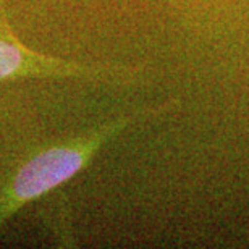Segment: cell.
I'll list each match as a JSON object with an SVG mask.
<instances>
[{"label":"cell","instance_id":"obj_1","mask_svg":"<svg viewBox=\"0 0 249 249\" xmlns=\"http://www.w3.org/2000/svg\"><path fill=\"white\" fill-rule=\"evenodd\" d=\"M180 108L178 99L112 118L99 126L60 142L26 152L0 168V227L26 204L41 199L78 175L96 154L133 124L168 115Z\"/></svg>","mask_w":249,"mask_h":249},{"label":"cell","instance_id":"obj_2","mask_svg":"<svg viewBox=\"0 0 249 249\" xmlns=\"http://www.w3.org/2000/svg\"><path fill=\"white\" fill-rule=\"evenodd\" d=\"M138 74L139 70L136 68L89 67L41 55L24 47L12 34L7 23H0V83L28 76H62L126 84L131 83Z\"/></svg>","mask_w":249,"mask_h":249}]
</instances>
